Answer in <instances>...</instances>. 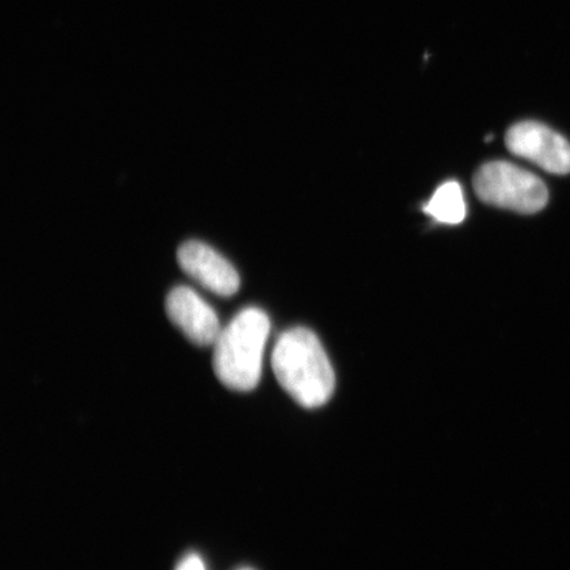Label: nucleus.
Returning <instances> with one entry per match:
<instances>
[{
    "mask_svg": "<svg viewBox=\"0 0 570 570\" xmlns=\"http://www.w3.org/2000/svg\"><path fill=\"white\" fill-rule=\"evenodd\" d=\"M271 363L277 382L302 407L318 409L331 401L336 375L315 333L306 327L284 332Z\"/></svg>",
    "mask_w": 570,
    "mask_h": 570,
    "instance_id": "1",
    "label": "nucleus"
},
{
    "mask_svg": "<svg viewBox=\"0 0 570 570\" xmlns=\"http://www.w3.org/2000/svg\"><path fill=\"white\" fill-rule=\"evenodd\" d=\"M269 330L268 316L254 306L223 327L213 345V367L224 386L239 392L258 386Z\"/></svg>",
    "mask_w": 570,
    "mask_h": 570,
    "instance_id": "2",
    "label": "nucleus"
},
{
    "mask_svg": "<svg viewBox=\"0 0 570 570\" xmlns=\"http://www.w3.org/2000/svg\"><path fill=\"white\" fill-rule=\"evenodd\" d=\"M474 189L484 204L518 213H538L548 203L546 184L508 161L484 164L474 176Z\"/></svg>",
    "mask_w": 570,
    "mask_h": 570,
    "instance_id": "3",
    "label": "nucleus"
},
{
    "mask_svg": "<svg viewBox=\"0 0 570 570\" xmlns=\"http://www.w3.org/2000/svg\"><path fill=\"white\" fill-rule=\"evenodd\" d=\"M505 145L519 158L537 164L547 173L570 174V142L539 122H520L505 135Z\"/></svg>",
    "mask_w": 570,
    "mask_h": 570,
    "instance_id": "4",
    "label": "nucleus"
},
{
    "mask_svg": "<svg viewBox=\"0 0 570 570\" xmlns=\"http://www.w3.org/2000/svg\"><path fill=\"white\" fill-rule=\"evenodd\" d=\"M178 266L190 279L218 296L230 297L239 291L240 277L232 263L216 249L198 240L185 242L177 252Z\"/></svg>",
    "mask_w": 570,
    "mask_h": 570,
    "instance_id": "5",
    "label": "nucleus"
},
{
    "mask_svg": "<svg viewBox=\"0 0 570 570\" xmlns=\"http://www.w3.org/2000/svg\"><path fill=\"white\" fill-rule=\"evenodd\" d=\"M166 312L170 323L196 346L214 345L223 331L217 313L188 287H176L169 292Z\"/></svg>",
    "mask_w": 570,
    "mask_h": 570,
    "instance_id": "6",
    "label": "nucleus"
},
{
    "mask_svg": "<svg viewBox=\"0 0 570 570\" xmlns=\"http://www.w3.org/2000/svg\"><path fill=\"white\" fill-rule=\"evenodd\" d=\"M428 216L440 224L459 225L466 218V202L461 185L448 181L434 191L423 208Z\"/></svg>",
    "mask_w": 570,
    "mask_h": 570,
    "instance_id": "7",
    "label": "nucleus"
},
{
    "mask_svg": "<svg viewBox=\"0 0 570 570\" xmlns=\"http://www.w3.org/2000/svg\"><path fill=\"white\" fill-rule=\"evenodd\" d=\"M176 570H206L204 561L196 553L185 556L180 564L177 566Z\"/></svg>",
    "mask_w": 570,
    "mask_h": 570,
    "instance_id": "8",
    "label": "nucleus"
},
{
    "mask_svg": "<svg viewBox=\"0 0 570 570\" xmlns=\"http://www.w3.org/2000/svg\"><path fill=\"white\" fill-rule=\"evenodd\" d=\"M238 570H254V569H252V568H240Z\"/></svg>",
    "mask_w": 570,
    "mask_h": 570,
    "instance_id": "9",
    "label": "nucleus"
}]
</instances>
